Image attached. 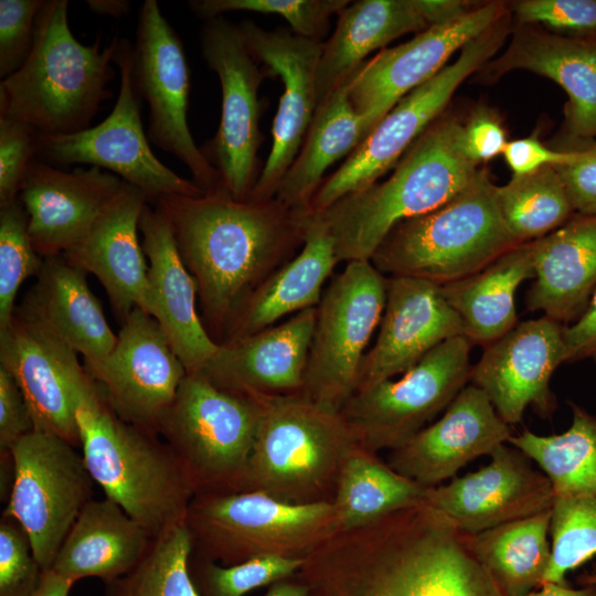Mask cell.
<instances>
[{
    "instance_id": "cell-1",
    "label": "cell",
    "mask_w": 596,
    "mask_h": 596,
    "mask_svg": "<svg viewBox=\"0 0 596 596\" xmlns=\"http://www.w3.org/2000/svg\"><path fill=\"white\" fill-rule=\"evenodd\" d=\"M295 576L309 596H502L456 525L425 502L334 532Z\"/></svg>"
},
{
    "instance_id": "cell-2",
    "label": "cell",
    "mask_w": 596,
    "mask_h": 596,
    "mask_svg": "<svg viewBox=\"0 0 596 596\" xmlns=\"http://www.w3.org/2000/svg\"><path fill=\"white\" fill-rule=\"evenodd\" d=\"M194 278L202 323L223 343L248 298L305 244L310 212L276 198L236 200L226 192L170 195L156 203Z\"/></svg>"
},
{
    "instance_id": "cell-3",
    "label": "cell",
    "mask_w": 596,
    "mask_h": 596,
    "mask_svg": "<svg viewBox=\"0 0 596 596\" xmlns=\"http://www.w3.org/2000/svg\"><path fill=\"white\" fill-rule=\"evenodd\" d=\"M464 124L440 115L411 146L382 182L350 193L319 213L339 262L370 260L400 222L444 205L478 174L466 153Z\"/></svg>"
},
{
    "instance_id": "cell-4",
    "label": "cell",
    "mask_w": 596,
    "mask_h": 596,
    "mask_svg": "<svg viewBox=\"0 0 596 596\" xmlns=\"http://www.w3.org/2000/svg\"><path fill=\"white\" fill-rule=\"evenodd\" d=\"M75 403L83 458L105 497L152 538L183 522L195 488L169 445L118 417L91 376Z\"/></svg>"
},
{
    "instance_id": "cell-5",
    "label": "cell",
    "mask_w": 596,
    "mask_h": 596,
    "mask_svg": "<svg viewBox=\"0 0 596 596\" xmlns=\"http://www.w3.org/2000/svg\"><path fill=\"white\" fill-rule=\"evenodd\" d=\"M118 39L85 45L68 24V1L45 0L25 63L0 82V116L32 126L42 136L71 135L91 127L113 97Z\"/></svg>"
},
{
    "instance_id": "cell-6",
    "label": "cell",
    "mask_w": 596,
    "mask_h": 596,
    "mask_svg": "<svg viewBox=\"0 0 596 596\" xmlns=\"http://www.w3.org/2000/svg\"><path fill=\"white\" fill-rule=\"evenodd\" d=\"M486 168L450 201L396 224L371 263L385 277L424 279L443 286L468 277L517 244L501 220Z\"/></svg>"
},
{
    "instance_id": "cell-7",
    "label": "cell",
    "mask_w": 596,
    "mask_h": 596,
    "mask_svg": "<svg viewBox=\"0 0 596 596\" xmlns=\"http://www.w3.org/2000/svg\"><path fill=\"white\" fill-rule=\"evenodd\" d=\"M256 397L262 412L242 491L291 503L330 500L341 466L358 445L341 414L302 393Z\"/></svg>"
},
{
    "instance_id": "cell-8",
    "label": "cell",
    "mask_w": 596,
    "mask_h": 596,
    "mask_svg": "<svg viewBox=\"0 0 596 596\" xmlns=\"http://www.w3.org/2000/svg\"><path fill=\"white\" fill-rule=\"evenodd\" d=\"M184 523L191 557L225 566L262 555L305 557L339 531L333 500L291 503L259 490L195 494Z\"/></svg>"
},
{
    "instance_id": "cell-9",
    "label": "cell",
    "mask_w": 596,
    "mask_h": 596,
    "mask_svg": "<svg viewBox=\"0 0 596 596\" xmlns=\"http://www.w3.org/2000/svg\"><path fill=\"white\" fill-rule=\"evenodd\" d=\"M258 397L221 389L202 371L187 373L159 423L195 494L242 491L260 418Z\"/></svg>"
},
{
    "instance_id": "cell-10",
    "label": "cell",
    "mask_w": 596,
    "mask_h": 596,
    "mask_svg": "<svg viewBox=\"0 0 596 596\" xmlns=\"http://www.w3.org/2000/svg\"><path fill=\"white\" fill-rule=\"evenodd\" d=\"M511 12L467 43L457 58L404 96L342 164L322 181L311 202L321 213L343 196L364 190L394 168L418 137L440 116L461 83L498 53L511 33Z\"/></svg>"
},
{
    "instance_id": "cell-11",
    "label": "cell",
    "mask_w": 596,
    "mask_h": 596,
    "mask_svg": "<svg viewBox=\"0 0 596 596\" xmlns=\"http://www.w3.org/2000/svg\"><path fill=\"white\" fill-rule=\"evenodd\" d=\"M386 301V277L371 260L348 262L317 306L301 393L339 412L358 389L360 366Z\"/></svg>"
},
{
    "instance_id": "cell-12",
    "label": "cell",
    "mask_w": 596,
    "mask_h": 596,
    "mask_svg": "<svg viewBox=\"0 0 596 596\" xmlns=\"http://www.w3.org/2000/svg\"><path fill=\"white\" fill-rule=\"evenodd\" d=\"M472 347L464 336L450 338L401 377L358 389L340 411L356 444L376 454L424 429L470 382Z\"/></svg>"
},
{
    "instance_id": "cell-13",
    "label": "cell",
    "mask_w": 596,
    "mask_h": 596,
    "mask_svg": "<svg viewBox=\"0 0 596 596\" xmlns=\"http://www.w3.org/2000/svg\"><path fill=\"white\" fill-rule=\"evenodd\" d=\"M115 65L120 86L110 114L98 125L63 136L38 138L36 159L53 167L85 163L119 177L140 190L148 203L170 195L205 194L193 180L180 177L152 152L131 77L132 44L118 39Z\"/></svg>"
},
{
    "instance_id": "cell-14",
    "label": "cell",
    "mask_w": 596,
    "mask_h": 596,
    "mask_svg": "<svg viewBox=\"0 0 596 596\" xmlns=\"http://www.w3.org/2000/svg\"><path fill=\"white\" fill-rule=\"evenodd\" d=\"M10 451L13 480L2 515L22 526L34 557L47 571L81 511L93 499L95 481L83 455L58 436L32 430Z\"/></svg>"
},
{
    "instance_id": "cell-15",
    "label": "cell",
    "mask_w": 596,
    "mask_h": 596,
    "mask_svg": "<svg viewBox=\"0 0 596 596\" xmlns=\"http://www.w3.org/2000/svg\"><path fill=\"white\" fill-rule=\"evenodd\" d=\"M131 77L138 97L149 107V141L177 157L204 193L225 192L217 171L191 135L190 68L183 43L157 0H145L139 10Z\"/></svg>"
},
{
    "instance_id": "cell-16",
    "label": "cell",
    "mask_w": 596,
    "mask_h": 596,
    "mask_svg": "<svg viewBox=\"0 0 596 596\" xmlns=\"http://www.w3.org/2000/svg\"><path fill=\"white\" fill-rule=\"evenodd\" d=\"M200 45L222 92L217 131L201 150L217 171L225 192L236 200H247L260 173L258 89L268 73L249 52L240 26L223 17L205 21Z\"/></svg>"
},
{
    "instance_id": "cell-17",
    "label": "cell",
    "mask_w": 596,
    "mask_h": 596,
    "mask_svg": "<svg viewBox=\"0 0 596 596\" xmlns=\"http://www.w3.org/2000/svg\"><path fill=\"white\" fill-rule=\"evenodd\" d=\"M509 12L505 2H481L456 20L429 26L407 42L381 50L349 82L353 109L371 131L404 96L432 79L457 51Z\"/></svg>"
},
{
    "instance_id": "cell-18",
    "label": "cell",
    "mask_w": 596,
    "mask_h": 596,
    "mask_svg": "<svg viewBox=\"0 0 596 596\" xmlns=\"http://www.w3.org/2000/svg\"><path fill=\"white\" fill-rule=\"evenodd\" d=\"M187 373L159 323L139 307L121 322L105 362L87 372L118 417L157 435Z\"/></svg>"
},
{
    "instance_id": "cell-19",
    "label": "cell",
    "mask_w": 596,
    "mask_h": 596,
    "mask_svg": "<svg viewBox=\"0 0 596 596\" xmlns=\"http://www.w3.org/2000/svg\"><path fill=\"white\" fill-rule=\"evenodd\" d=\"M238 26L252 55L284 85L273 124V146L248 198L264 201L275 198L318 107L316 76L323 42L285 29L268 31L249 20Z\"/></svg>"
},
{
    "instance_id": "cell-20",
    "label": "cell",
    "mask_w": 596,
    "mask_h": 596,
    "mask_svg": "<svg viewBox=\"0 0 596 596\" xmlns=\"http://www.w3.org/2000/svg\"><path fill=\"white\" fill-rule=\"evenodd\" d=\"M77 353L19 311L0 329V366L19 385L33 430L58 436L76 448V390L88 377Z\"/></svg>"
},
{
    "instance_id": "cell-21",
    "label": "cell",
    "mask_w": 596,
    "mask_h": 596,
    "mask_svg": "<svg viewBox=\"0 0 596 596\" xmlns=\"http://www.w3.org/2000/svg\"><path fill=\"white\" fill-rule=\"evenodd\" d=\"M564 326L546 316L520 322L483 347L472 365L471 384L487 395L509 426L521 423L529 406L543 418L554 413L550 382L566 362Z\"/></svg>"
},
{
    "instance_id": "cell-22",
    "label": "cell",
    "mask_w": 596,
    "mask_h": 596,
    "mask_svg": "<svg viewBox=\"0 0 596 596\" xmlns=\"http://www.w3.org/2000/svg\"><path fill=\"white\" fill-rule=\"evenodd\" d=\"M520 449L503 444L479 470L427 488L425 503L466 533L551 510L555 493L547 476Z\"/></svg>"
},
{
    "instance_id": "cell-23",
    "label": "cell",
    "mask_w": 596,
    "mask_h": 596,
    "mask_svg": "<svg viewBox=\"0 0 596 596\" xmlns=\"http://www.w3.org/2000/svg\"><path fill=\"white\" fill-rule=\"evenodd\" d=\"M514 70L547 77L567 94L560 146L572 150L596 140V36L568 38L533 24H514L511 40L478 73L491 84Z\"/></svg>"
},
{
    "instance_id": "cell-24",
    "label": "cell",
    "mask_w": 596,
    "mask_h": 596,
    "mask_svg": "<svg viewBox=\"0 0 596 596\" xmlns=\"http://www.w3.org/2000/svg\"><path fill=\"white\" fill-rule=\"evenodd\" d=\"M458 336H464L461 320L439 285L413 277H386L379 333L362 359L358 389L405 373L434 348Z\"/></svg>"
},
{
    "instance_id": "cell-25",
    "label": "cell",
    "mask_w": 596,
    "mask_h": 596,
    "mask_svg": "<svg viewBox=\"0 0 596 596\" xmlns=\"http://www.w3.org/2000/svg\"><path fill=\"white\" fill-rule=\"evenodd\" d=\"M125 182L98 167L63 171L35 159L19 193L29 233L43 257L64 254L92 228Z\"/></svg>"
},
{
    "instance_id": "cell-26",
    "label": "cell",
    "mask_w": 596,
    "mask_h": 596,
    "mask_svg": "<svg viewBox=\"0 0 596 596\" xmlns=\"http://www.w3.org/2000/svg\"><path fill=\"white\" fill-rule=\"evenodd\" d=\"M510 426L477 386L466 385L441 417L404 445L392 449L387 465L424 486L454 478L468 462L490 454L511 438Z\"/></svg>"
},
{
    "instance_id": "cell-27",
    "label": "cell",
    "mask_w": 596,
    "mask_h": 596,
    "mask_svg": "<svg viewBox=\"0 0 596 596\" xmlns=\"http://www.w3.org/2000/svg\"><path fill=\"white\" fill-rule=\"evenodd\" d=\"M148 260L146 311L159 323L188 373L201 371L219 350L198 309L194 278L184 265L164 214L147 203L139 220Z\"/></svg>"
},
{
    "instance_id": "cell-28",
    "label": "cell",
    "mask_w": 596,
    "mask_h": 596,
    "mask_svg": "<svg viewBox=\"0 0 596 596\" xmlns=\"http://www.w3.org/2000/svg\"><path fill=\"white\" fill-rule=\"evenodd\" d=\"M317 307L242 339L219 344L201 370L221 389L245 396L301 393Z\"/></svg>"
},
{
    "instance_id": "cell-29",
    "label": "cell",
    "mask_w": 596,
    "mask_h": 596,
    "mask_svg": "<svg viewBox=\"0 0 596 596\" xmlns=\"http://www.w3.org/2000/svg\"><path fill=\"white\" fill-rule=\"evenodd\" d=\"M147 203L140 190L125 182L88 233L63 254L98 279L120 322L136 307L146 311L148 264L138 232Z\"/></svg>"
},
{
    "instance_id": "cell-30",
    "label": "cell",
    "mask_w": 596,
    "mask_h": 596,
    "mask_svg": "<svg viewBox=\"0 0 596 596\" xmlns=\"http://www.w3.org/2000/svg\"><path fill=\"white\" fill-rule=\"evenodd\" d=\"M35 278L15 309L81 354L86 372L102 365L117 336L89 289L86 273L61 254L45 257Z\"/></svg>"
},
{
    "instance_id": "cell-31",
    "label": "cell",
    "mask_w": 596,
    "mask_h": 596,
    "mask_svg": "<svg viewBox=\"0 0 596 596\" xmlns=\"http://www.w3.org/2000/svg\"><path fill=\"white\" fill-rule=\"evenodd\" d=\"M535 276L525 296L530 311L565 326L585 310L596 289V214L575 213L533 241Z\"/></svg>"
},
{
    "instance_id": "cell-32",
    "label": "cell",
    "mask_w": 596,
    "mask_h": 596,
    "mask_svg": "<svg viewBox=\"0 0 596 596\" xmlns=\"http://www.w3.org/2000/svg\"><path fill=\"white\" fill-rule=\"evenodd\" d=\"M338 263L334 242L326 223L319 213L311 211L302 248L248 298L223 343L269 328L287 315L317 307L323 284Z\"/></svg>"
},
{
    "instance_id": "cell-33",
    "label": "cell",
    "mask_w": 596,
    "mask_h": 596,
    "mask_svg": "<svg viewBox=\"0 0 596 596\" xmlns=\"http://www.w3.org/2000/svg\"><path fill=\"white\" fill-rule=\"evenodd\" d=\"M428 28L421 0H360L348 4L338 13L331 38L322 43L316 76L318 105L348 83L371 52Z\"/></svg>"
},
{
    "instance_id": "cell-34",
    "label": "cell",
    "mask_w": 596,
    "mask_h": 596,
    "mask_svg": "<svg viewBox=\"0 0 596 596\" xmlns=\"http://www.w3.org/2000/svg\"><path fill=\"white\" fill-rule=\"evenodd\" d=\"M152 540L116 502L106 497L92 499L67 533L50 570L74 584L87 577L106 584L127 574Z\"/></svg>"
},
{
    "instance_id": "cell-35",
    "label": "cell",
    "mask_w": 596,
    "mask_h": 596,
    "mask_svg": "<svg viewBox=\"0 0 596 596\" xmlns=\"http://www.w3.org/2000/svg\"><path fill=\"white\" fill-rule=\"evenodd\" d=\"M534 276L532 241L517 245L468 277L440 286V290L460 318L464 337L472 345L486 347L519 323L515 292Z\"/></svg>"
},
{
    "instance_id": "cell-36",
    "label": "cell",
    "mask_w": 596,
    "mask_h": 596,
    "mask_svg": "<svg viewBox=\"0 0 596 596\" xmlns=\"http://www.w3.org/2000/svg\"><path fill=\"white\" fill-rule=\"evenodd\" d=\"M349 82L318 105L304 143L277 189L275 198L294 211L311 212L327 169L348 157L370 132L349 100Z\"/></svg>"
},
{
    "instance_id": "cell-37",
    "label": "cell",
    "mask_w": 596,
    "mask_h": 596,
    "mask_svg": "<svg viewBox=\"0 0 596 596\" xmlns=\"http://www.w3.org/2000/svg\"><path fill=\"white\" fill-rule=\"evenodd\" d=\"M550 523L546 510L477 533L460 531V539L502 596H526L550 565Z\"/></svg>"
},
{
    "instance_id": "cell-38",
    "label": "cell",
    "mask_w": 596,
    "mask_h": 596,
    "mask_svg": "<svg viewBox=\"0 0 596 596\" xmlns=\"http://www.w3.org/2000/svg\"><path fill=\"white\" fill-rule=\"evenodd\" d=\"M424 487L393 470L376 454L356 445L339 471L333 504L339 530L373 523L425 502Z\"/></svg>"
},
{
    "instance_id": "cell-39",
    "label": "cell",
    "mask_w": 596,
    "mask_h": 596,
    "mask_svg": "<svg viewBox=\"0 0 596 596\" xmlns=\"http://www.w3.org/2000/svg\"><path fill=\"white\" fill-rule=\"evenodd\" d=\"M572 423L555 435L524 429L508 444L524 453L550 479L555 497L596 494V416L570 402Z\"/></svg>"
},
{
    "instance_id": "cell-40",
    "label": "cell",
    "mask_w": 596,
    "mask_h": 596,
    "mask_svg": "<svg viewBox=\"0 0 596 596\" xmlns=\"http://www.w3.org/2000/svg\"><path fill=\"white\" fill-rule=\"evenodd\" d=\"M496 196L504 227L517 244L550 234L575 214L555 167L512 177L497 185Z\"/></svg>"
},
{
    "instance_id": "cell-41",
    "label": "cell",
    "mask_w": 596,
    "mask_h": 596,
    "mask_svg": "<svg viewBox=\"0 0 596 596\" xmlns=\"http://www.w3.org/2000/svg\"><path fill=\"white\" fill-rule=\"evenodd\" d=\"M192 541L183 522L153 538L124 576L104 584L103 596H200L190 574Z\"/></svg>"
},
{
    "instance_id": "cell-42",
    "label": "cell",
    "mask_w": 596,
    "mask_h": 596,
    "mask_svg": "<svg viewBox=\"0 0 596 596\" xmlns=\"http://www.w3.org/2000/svg\"><path fill=\"white\" fill-rule=\"evenodd\" d=\"M550 539L551 561L544 582L566 584L570 571L596 556V494L555 497Z\"/></svg>"
},
{
    "instance_id": "cell-43",
    "label": "cell",
    "mask_w": 596,
    "mask_h": 596,
    "mask_svg": "<svg viewBox=\"0 0 596 596\" xmlns=\"http://www.w3.org/2000/svg\"><path fill=\"white\" fill-rule=\"evenodd\" d=\"M29 233V217L19 199L0 206V329L11 320L15 298L29 277L43 265Z\"/></svg>"
},
{
    "instance_id": "cell-44",
    "label": "cell",
    "mask_w": 596,
    "mask_h": 596,
    "mask_svg": "<svg viewBox=\"0 0 596 596\" xmlns=\"http://www.w3.org/2000/svg\"><path fill=\"white\" fill-rule=\"evenodd\" d=\"M305 557L262 555L235 565L190 558V574L200 596H244L248 592L290 578Z\"/></svg>"
},
{
    "instance_id": "cell-45",
    "label": "cell",
    "mask_w": 596,
    "mask_h": 596,
    "mask_svg": "<svg viewBox=\"0 0 596 596\" xmlns=\"http://www.w3.org/2000/svg\"><path fill=\"white\" fill-rule=\"evenodd\" d=\"M349 3V0H194L189 7L205 21L230 11L277 14L289 23L295 34L323 42L330 18Z\"/></svg>"
},
{
    "instance_id": "cell-46",
    "label": "cell",
    "mask_w": 596,
    "mask_h": 596,
    "mask_svg": "<svg viewBox=\"0 0 596 596\" xmlns=\"http://www.w3.org/2000/svg\"><path fill=\"white\" fill-rule=\"evenodd\" d=\"M515 24L568 38L596 36V0H521L509 6Z\"/></svg>"
},
{
    "instance_id": "cell-47",
    "label": "cell",
    "mask_w": 596,
    "mask_h": 596,
    "mask_svg": "<svg viewBox=\"0 0 596 596\" xmlns=\"http://www.w3.org/2000/svg\"><path fill=\"white\" fill-rule=\"evenodd\" d=\"M44 570L33 555L28 534L12 518L0 521V596H33Z\"/></svg>"
},
{
    "instance_id": "cell-48",
    "label": "cell",
    "mask_w": 596,
    "mask_h": 596,
    "mask_svg": "<svg viewBox=\"0 0 596 596\" xmlns=\"http://www.w3.org/2000/svg\"><path fill=\"white\" fill-rule=\"evenodd\" d=\"M39 132L29 124L0 116V206L18 200L36 159Z\"/></svg>"
},
{
    "instance_id": "cell-49",
    "label": "cell",
    "mask_w": 596,
    "mask_h": 596,
    "mask_svg": "<svg viewBox=\"0 0 596 596\" xmlns=\"http://www.w3.org/2000/svg\"><path fill=\"white\" fill-rule=\"evenodd\" d=\"M45 0H0V77L7 78L33 49L36 19Z\"/></svg>"
},
{
    "instance_id": "cell-50",
    "label": "cell",
    "mask_w": 596,
    "mask_h": 596,
    "mask_svg": "<svg viewBox=\"0 0 596 596\" xmlns=\"http://www.w3.org/2000/svg\"><path fill=\"white\" fill-rule=\"evenodd\" d=\"M573 158L555 167L577 214H596V140L578 146Z\"/></svg>"
},
{
    "instance_id": "cell-51",
    "label": "cell",
    "mask_w": 596,
    "mask_h": 596,
    "mask_svg": "<svg viewBox=\"0 0 596 596\" xmlns=\"http://www.w3.org/2000/svg\"><path fill=\"white\" fill-rule=\"evenodd\" d=\"M464 147L477 164L503 153L508 143L500 117L486 106L478 107L464 125Z\"/></svg>"
},
{
    "instance_id": "cell-52",
    "label": "cell",
    "mask_w": 596,
    "mask_h": 596,
    "mask_svg": "<svg viewBox=\"0 0 596 596\" xmlns=\"http://www.w3.org/2000/svg\"><path fill=\"white\" fill-rule=\"evenodd\" d=\"M33 430L25 398L12 375L0 366V451H10L24 435Z\"/></svg>"
},
{
    "instance_id": "cell-53",
    "label": "cell",
    "mask_w": 596,
    "mask_h": 596,
    "mask_svg": "<svg viewBox=\"0 0 596 596\" xmlns=\"http://www.w3.org/2000/svg\"><path fill=\"white\" fill-rule=\"evenodd\" d=\"M573 150L551 148L538 135L508 141L502 153L512 177L533 173L544 167H557L573 158Z\"/></svg>"
},
{
    "instance_id": "cell-54",
    "label": "cell",
    "mask_w": 596,
    "mask_h": 596,
    "mask_svg": "<svg viewBox=\"0 0 596 596\" xmlns=\"http://www.w3.org/2000/svg\"><path fill=\"white\" fill-rule=\"evenodd\" d=\"M566 362L590 360L596 364V289L583 313L563 330Z\"/></svg>"
},
{
    "instance_id": "cell-55",
    "label": "cell",
    "mask_w": 596,
    "mask_h": 596,
    "mask_svg": "<svg viewBox=\"0 0 596 596\" xmlns=\"http://www.w3.org/2000/svg\"><path fill=\"white\" fill-rule=\"evenodd\" d=\"M583 586L571 588L567 584L544 582L539 588L526 596H596V584L586 575L581 577Z\"/></svg>"
},
{
    "instance_id": "cell-56",
    "label": "cell",
    "mask_w": 596,
    "mask_h": 596,
    "mask_svg": "<svg viewBox=\"0 0 596 596\" xmlns=\"http://www.w3.org/2000/svg\"><path fill=\"white\" fill-rule=\"evenodd\" d=\"M74 583L53 570L44 572L42 582L33 596H68Z\"/></svg>"
},
{
    "instance_id": "cell-57",
    "label": "cell",
    "mask_w": 596,
    "mask_h": 596,
    "mask_svg": "<svg viewBox=\"0 0 596 596\" xmlns=\"http://www.w3.org/2000/svg\"><path fill=\"white\" fill-rule=\"evenodd\" d=\"M86 3L92 12L114 19L123 18L131 11V3L127 0H87Z\"/></svg>"
},
{
    "instance_id": "cell-58",
    "label": "cell",
    "mask_w": 596,
    "mask_h": 596,
    "mask_svg": "<svg viewBox=\"0 0 596 596\" xmlns=\"http://www.w3.org/2000/svg\"><path fill=\"white\" fill-rule=\"evenodd\" d=\"M264 596H309L308 587L296 576L270 585Z\"/></svg>"
},
{
    "instance_id": "cell-59",
    "label": "cell",
    "mask_w": 596,
    "mask_h": 596,
    "mask_svg": "<svg viewBox=\"0 0 596 596\" xmlns=\"http://www.w3.org/2000/svg\"><path fill=\"white\" fill-rule=\"evenodd\" d=\"M586 577H588L590 581H593L596 584V566L590 574H586Z\"/></svg>"
}]
</instances>
